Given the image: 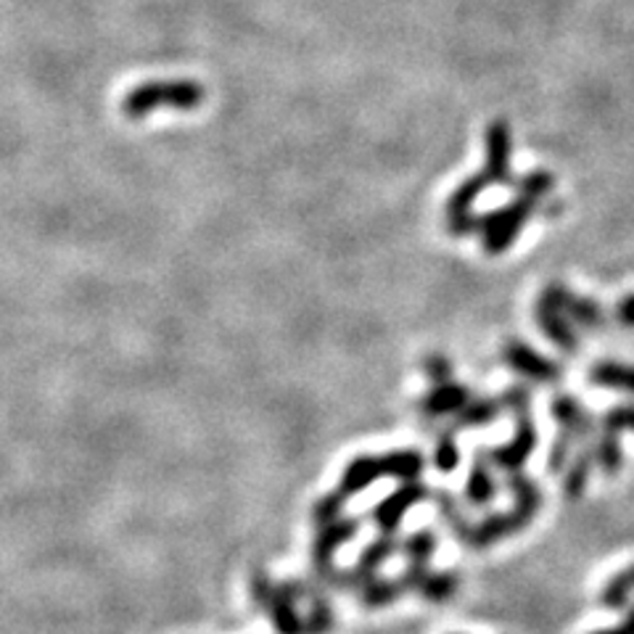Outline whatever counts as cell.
I'll list each match as a JSON object with an SVG mask.
<instances>
[{
	"label": "cell",
	"instance_id": "83f0119b",
	"mask_svg": "<svg viewBox=\"0 0 634 634\" xmlns=\"http://www.w3.org/2000/svg\"><path fill=\"white\" fill-rule=\"evenodd\" d=\"M515 190H518V196L528 198V201L539 204L542 198L553 196L555 175L547 170H534V172H528V175L521 177V181H515Z\"/></svg>",
	"mask_w": 634,
	"mask_h": 634
},
{
	"label": "cell",
	"instance_id": "836d02e7",
	"mask_svg": "<svg viewBox=\"0 0 634 634\" xmlns=\"http://www.w3.org/2000/svg\"><path fill=\"white\" fill-rule=\"evenodd\" d=\"M273 579L267 577V571L264 568H254L251 571V577H249V598H251V603L254 605H260L264 608L267 605V600H270V594H273Z\"/></svg>",
	"mask_w": 634,
	"mask_h": 634
},
{
	"label": "cell",
	"instance_id": "9c48e42d",
	"mask_svg": "<svg viewBox=\"0 0 634 634\" xmlns=\"http://www.w3.org/2000/svg\"><path fill=\"white\" fill-rule=\"evenodd\" d=\"M471 389L462 386L458 381H445V383H434V389L428 394H423L418 400V409L423 418L436 420V418H447V415H455L458 409L471 400Z\"/></svg>",
	"mask_w": 634,
	"mask_h": 634
},
{
	"label": "cell",
	"instance_id": "8fae6325",
	"mask_svg": "<svg viewBox=\"0 0 634 634\" xmlns=\"http://www.w3.org/2000/svg\"><path fill=\"white\" fill-rule=\"evenodd\" d=\"M396 553H400V542H396L394 534H381L379 539L370 542L365 550L360 553L357 564L352 568H347L349 581H352V590H360L365 581L373 579L375 573H379V568L383 564H389Z\"/></svg>",
	"mask_w": 634,
	"mask_h": 634
},
{
	"label": "cell",
	"instance_id": "4316f807",
	"mask_svg": "<svg viewBox=\"0 0 634 634\" xmlns=\"http://www.w3.org/2000/svg\"><path fill=\"white\" fill-rule=\"evenodd\" d=\"M336 626L334 608L323 594L309 598V613L304 616V634H330Z\"/></svg>",
	"mask_w": 634,
	"mask_h": 634
},
{
	"label": "cell",
	"instance_id": "52a82bcc",
	"mask_svg": "<svg viewBox=\"0 0 634 634\" xmlns=\"http://www.w3.org/2000/svg\"><path fill=\"white\" fill-rule=\"evenodd\" d=\"M428 498V487L423 481H402V487H396L389 498H383L379 505L373 507L370 518H373L375 528L381 534H394L400 528L402 518L409 513V507H415L418 502Z\"/></svg>",
	"mask_w": 634,
	"mask_h": 634
},
{
	"label": "cell",
	"instance_id": "f1b7e54d",
	"mask_svg": "<svg viewBox=\"0 0 634 634\" xmlns=\"http://www.w3.org/2000/svg\"><path fill=\"white\" fill-rule=\"evenodd\" d=\"M460 466V447L455 441V428H445L434 447V468L439 473H452Z\"/></svg>",
	"mask_w": 634,
	"mask_h": 634
},
{
	"label": "cell",
	"instance_id": "8d00e7d4",
	"mask_svg": "<svg viewBox=\"0 0 634 634\" xmlns=\"http://www.w3.org/2000/svg\"><path fill=\"white\" fill-rule=\"evenodd\" d=\"M616 317H619L621 326H630V328H634V294H626L624 299L619 302V307H616Z\"/></svg>",
	"mask_w": 634,
	"mask_h": 634
},
{
	"label": "cell",
	"instance_id": "d590c367",
	"mask_svg": "<svg viewBox=\"0 0 634 634\" xmlns=\"http://www.w3.org/2000/svg\"><path fill=\"white\" fill-rule=\"evenodd\" d=\"M479 225H481V217L473 215V211H468V215L455 217V220H447V230H449V236L462 238V236L479 233Z\"/></svg>",
	"mask_w": 634,
	"mask_h": 634
},
{
	"label": "cell",
	"instance_id": "603a6c76",
	"mask_svg": "<svg viewBox=\"0 0 634 634\" xmlns=\"http://www.w3.org/2000/svg\"><path fill=\"white\" fill-rule=\"evenodd\" d=\"M460 587V577L455 571H431L428 568L426 577H423L418 594L420 598L431 600V603H445V600L452 598Z\"/></svg>",
	"mask_w": 634,
	"mask_h": 634
},
{
	"label": "cell",
	"instance_id": "d6986e66",
	"mask_svg": "<svg viewBox=\"0 0 634 634\" xmlns=\"http://www.w3.org/2000/svg\"><path fill=\"white\" fill-rule=\"evenodd\" d=\"M296 605L299 603L291 600L281 587H273V594H270L264 611H267L277 634H304V619L299 616V611H296Z\"/></svg>",
	"mask_w": 634,
	"mask_h": 634
},
{
	"label": "cell",
	"instance_id": "44dd1931",
	"mask_svg": "<svg viewBox=\"0 0 634 634\" xmlns=\"http://www.w3.org/2000/svg\"><path fill=\"white\" fill-rule=\"evenodd\" d=\"M487 185L489 183L484 175L466 177V181H462L447 198V204H445L447 220H455V217H462V215H468V211H473V204L479 201L481 194H484Z\"/></svg>",
	"mask_w": 634,
	"mask_h": 634
},
{
	"label": "cell",
	"instance_id": "ba28073f",
	"mask_svg": "<svg viewBox=\"0 0 634 634\" xmlns=\"http://www.w3.org/2000/svg\"><path fill=\"white\" fill-rule=\"evenodd\" d=\"M542 296H545L550 304H555V307H558L560 313L573 323V326L590 328V330L605 328V323H608L605 309L600 307L594 299H587V296L577 294V291L566 288L564 283H550V286L542 291Z\"/></svg>",
	"mask_w": 634,
	"mask_h": 634
},
{
	"label": "cell",
	"instance_id": "30bf717a",
	"mask_svg": "<svg viewBox=\"0 0 634 634\" xmlns=\"http://www.w3.org/2000/svg\"><path fill=\"white\" fill-rule=\"evenodd\" d=\"M537 326L542 334L550 339L560 352L566 354H577L579 352V336H577V326H573L568 317L560 313L555 304H550L545 296H539L537 302Z\"/></svg>",
	"mask_w": 634,
	"mask_h": 634
},
{
	"label": "cell",
	"instance_id": "e0dca14e",
	"mask_svg": "<svg viewBox=\"0 0 634 634\" xmlns=\"http://www.w3.org/2000/svg\"><path fill=\"white\" fill-rule=\"evenodd\" d=\"M592 471H594L592 441H587V445H579V449L571 455V460H568V466L564 468V494L568 500H579L581 494H584Z\"/></svg>",
	"mask_w": 634,
	"mask_h": 634
},
{
	"label": "cell",
	"instance_id": "d6a6232c",
	"mask_svg": "<svg viewBox=\"0 0 634 634\" xmlns=\"http://www.w3.org/2000/svg\"><path fill=\"white\" fill-rule=\"evenodd\" d=\"M600 428L603 431H632L634 434V405H616L611 407L608 413L600 418Z\"/></svg>",
	"mask_w": 634,
	"mask_h": 634
},
{
	"label": "cell",
	"instance_id": "4dcf8cb0",
	"mask_svg": "<svg viewBox=\"0 0 634 634\" xmlns=\"http://www.w3.org/2000/svg\"><path fill=\"white\" fill-rule=\"evenodd\" d=\"M579 447V441L573 439L568 431H558V436L553 439L550 445V452H547V471L550 473H564V468L568 466V460H571L573 449Z\"/></svg>",
	"mask_w": 634,
	"mask_h": 634
},
{
	"label": "cell",
	"instance_id": "6da1fadb",
	"mask_svg": "<svg viewBox=\"0 0 634 634\" xmlns=\"http://www.w3.org/2000/svg\"><path fill=\"white\" fill-rule=\"evenodd\" d=\"M204 98H207V90L196 79H151L122 98V114L143 119L158 109L194 111L204 103Z\"/></svg>",
	"mask_w": 634,
	"mask_h": 634
},
{
	"label": "cell",
	"instance_id": "9a60e30c",
	"mask_svg": "<svg viewBox=\"0 0 634 634\" xmlns=\"http://www.w3.org/2000/svg\"><path fill=\"white\" fill-rule=\"evenodd\" d=\"M379 479H383L379 455H360V458L349 460V466L343 468L341 481L336 489L349 500L354 498V494L365 492V489L373 487Z\"/></svg>",
	"mask_w": 634,
	"mask_h": 634
},
{
	"label": "cell",
	"instance_id": "3957f363",
	"mask_svg": "<svg viewBox=\"0 0 634 634\" xmlns=\"http://www.w3.org/2000/svg\"><path fill=\"white\" fill-rule=\"evenodd\" d=\"M539 507L542 505H532V502H513L511 511L489 513L479 524H468L466 521V524L458 528V537L466 542V545L481 550V547H489L494 545V542H502L513 537V534L524 532V528L537 518Z\"/></svg>",
	"mask_w": 634,
	"mask_h": 634
},
{
	"label": "cell",
	"instance_id": "8992f818",
	"mask_svg": "<svg viewBox=\"0 0 634 634\" xmlns=\"http://www.w3.org/2000/svg\"><path fill=\"white\" fill-rule=\"evenodd\" d=\"M502 362L515 370L521 379L532 383H560V379H564V370H560L558 362L547 360L545 354H539L537 349L528 347V343L521 339L505 341V347H502Z\"/></svg>",
	"mask_w": 634,
	"mask_h": 634
},
{
	"label": "cell",
	"instance_id": "ac0fdd59",
	"mask_svg": "<svg viewBox=\"0 0 634 634\" xmlns=\"http://www.w3.org/2000/svg\"><path fill=\"white\" fill-rule=\"evenodd\" d=\"M590 383L592 386L608 389V392H624L634 394V365L616 360H600L590 368Z\"/></svg>",
	"mask_w": 634,
	"mask_h": 634
},
{
	"label": "cell",
	"instance_id": "7a4b0ae2",
	"mask_svg": "<svg viewBox=\"0 0 634 634\" xmlns=\"http://www.w3.org/2000/svg\"><path fill=\"white\" fill-rule=\"evenodd\" d=\"M539 204L528 201V198L518 196L515 201L505 204V207L494 209L492 215L481 217L479 225V236H481V247L489 256H500L502 251H507L518 241L521 230L524 225L532 220L534 211H537Z\"/></svg>",
	"mask_w": 634,
	"mask_h": 634
},
{
	"label": "cell",
	"instance_id": "5b68a950",
	"mask_svg": "<svg viewBox=\"0 0 634 634\" xmlns=\"http://www.w3.org/2000/svg\"><path fill=\"white\" fill-rule=\"evenodd\" d=\"M484 172L489 185H511L513 181V132L505 119H494L484 132Z\"/></svg>",
	"mask_w": 634,
	"mask_h": 634
},
{
	"label": "cell",
	"instance_id": "74e56055",
	"mask_svg": "<svg viewBox=\"0 0 634 634\" xmlns=\"http://www.w3.org/2000/svg\"><path fill=\"white\" fill-rule=\"evenodd\" d=\"M590 634H634V630L630 626V621H621L616 626H608V630H598V632H590Z\"/></svg>",
	"mask_w": 634,
	"mask_h": 634
},
{
	"label": "cell",
	"instance_id": "2e32d148",
	"mask_svg": "<svg viewBox=\"0 0 634 634\" xmlns=\"http://www.w3.org/2000/svg\"><path fill=\"white\" fill-rule=\"evenodd\" d=\"M502 405L498 396H471V400L455 413L452 428L462 431V428H487L500 418Z\"/></svg>",
	"mask_w": 634,
	"mask_h": 634
},
{
	"label": "cell",
	"instance_id": "5bb4252c",
	"mask_svg": "<svg viewBox=\"0 0 634 634\" xmlns=\"http://www.w3.org/2000/svg\"><path fill=\"white\" fill-rule=\"evenodd\" d=\"M498 492H500V487H498V479H494L492 462L487 460L484 449H479L473 458L471 473H468V479H466L468 505L487 507L489 502H494V498H498Z\"/></svg>",
	"mask_w": 634,
	"mask_h": 634
},
{
	"label": "cell",
	"instance_id": "e575fe53",
	"mask_svg": "<svg viewBox=\"0 0 634 634\" xmlns=\"http://www.w3.org/2000/svg\"><path fill=\"white\" fill-rule=\"evenodd\" d=\"M420 368L434 383L452 381V362H449V357L445 354H428L426 360L420 362Z\"/></svg>",
	"mask_w": 634,
	"mask_h": 634
},
{
	"label": "cell",
	"instance_id": "277c9868",
	"mask_svg": "<svg viewBox=\"0 0 634 634\" xmlns=\"http://www.w3.org/2000/svg\"><path fill=\"white\" fill-rule=\"evenodd\" d=\"M537 445H539V434H537V426H534L532 413L518 415V418H515L513 439H507L505 445L487 449V460L492 462V468H498V471L502 473H515L526 466V460L532 458Z\"/></svg>",
	"mask_w": 634,
	"mask_h": 634
},
{
	"label": "cell",
	"instance_id": "f546056e",
	"mask_svg": "<svg viewBox=\"0 0 634 634\" xmlns=\"http://www.w3.org/2000/svg\"><path fill=\"white\" fill-rule=\"evenodd\" d=\"M343 507H347V498H343L339 489L323 494V498L315 500V505H313V524L317 528L334 524V521H339L343 515Z\"/></svg>",
	"mask_w": 634,
	"mask_h": 634
},
{
	"label": "cell",
	"instance_id": "cb8c5ba5",
	"mask_svg": "<svg viewBox=\"0 0 634 634\" xmlns=\"http://www.w3.org/2000/svg\"><path fill=\"white\" fill-rule=\"evenodd\" d=\"M402 594H405V590H402L400 579L373 577L360 587V600L368 608H386V605H392L394 600H400Z\"/></svg>",
	"mask_w": 634,
	"mask_h": 634
},
{
	"label": "cell",
	"instance_id": "7c38bea8",
	"mask_svg": "<svg viewBox=\"0 0 634 634\" xmlns=\"http://www.w3.org/2000/svg\"><path fill=\"white\" fill-rule=\"evenodd\" d=\"M357 532H360V521L343 518V515L339 521H334V524L317 528L313 539V566L323 568L334 564L336 550L347 545V542H352Z\"/></svg>",
	"mask_w": 634,
	"mask_h": 634
},
{
	"label": "cell",
	"instance_id": "484cf974",
	"mask_svg": "<svg viewBox=\"0 0 634 634\" xmlns=\"http://www.w3.org/2000/svg\"><path fill=\"white\" fill-rule=\"evenodd\" d=\"M400 553L405 555L407 564L428 566V560H431L436 553V537L431 532H426V528H420V532H413L409 537L400 542Z\"/></svg>",
	"mask_w": 634,
	"mask_h": 634
},
{
	"label": "cell",
	"instance_id": "ffe728a7",
	"mask_svg": "<svg viewBox=\"0 0 634 634\" xmlns=\"http://www.w3.org/2000/svg\"><path fill=\"white\" fill-rule=\"evenodd\" d=\"M383 479L396 481H415L426 468V460L418 449H394V452L379 455Z\"/></svg>",
	"mask_w": 634,
	"mask_h": 634
},
{
	"label": "cell",
	"instance_id": "d4e9b609",
	"mask_svg": "<svg viewBox=\"0 0 634 634\" xmlns=\"http://www.w3.org/2000/svg\"><path fill=\"white\" fill-rule=\"evenodd\" d=\"M632 594H634V566H630L626 571L616 573V577L608 581L603 592H600V605L619 611V608L630 605Z\"/></svg>",
	"mask_w": 634,
	"mask_h": 634
},
{
	"label": "cell",
	"instance_id": "1f68e13d",
	"mask_svg": "<svg viewBox=\"0 0 634 634\" xmlns=\"http://www.w3.org/2000/svg\"><path fill=\"white\" fill-rule=\"evenodd\" d=\"M498 400H500L502 409L513 413L515 418H518V415L532 413V392H528L526 383H513V386H507L505 392L498 396Z\"/></svg>",
	"mask_w": 634,
	"mask_h": 634
},
{
	"label": "cell",
	"instance_id": "4fadbf2b",
	"mask_svg": "<svg viewBox=\"0 0 634 634\" xmlns=\"http://www.w3.org/2000/svg\"><path fill=\"white\" fill-rule=\"evenodd\" d=\"M550 415L560 426V431H568L577 441H587L594 434V418L587 413L584 405L571 394H558L550 402Z\"/></svg>",
	"mask_w": 634,
	"mask_h": 634
},
{
	"label": "cell",
	"instance_id": "7402d4cb",
	"mask_svg": "<svg viewBox=\"0 0 634 634\" xmlns=\"http://www.w3.org/2000/svg\"><path fill=\"white\" fill-rule=\"evenodd\" d=\"M592 455H594V468H600L605 476H616L624 466V449H621L619 434L603 431L600 428L598 439H592Z\"/></svg>",
	"mask_w": 634,
	"mask_h": 634
}]
</instances>
